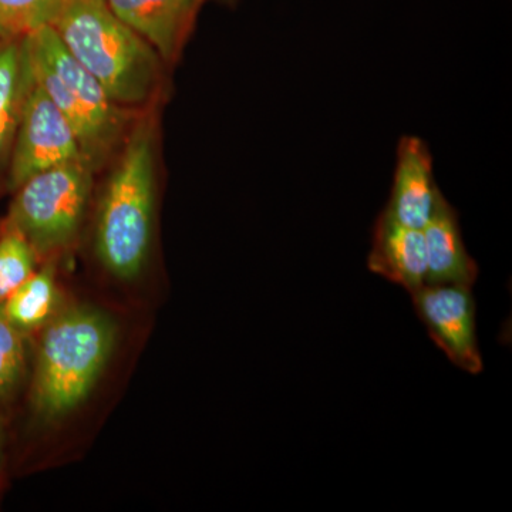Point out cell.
<instances>
[{"label":"cell","instance_id":"6da1fadb","mask_svg":"<svg viewBox=\"0 0 512 512\" xmlns=\"http://www.w3.org/2000/svg\"><path fill=\"white\" fill-rule=\"evenodd\" d=\"M47 26L114 103L151 109L163 83V60L104 0H56Z\"/></svg>","mask_w":512,"mask_h":512},{"label":"cell","instance_id":"7a4b0ae2","mask_svg":"<svg viewBox=\"0 0 512 512\" xmlns=\"http://www.w3.org/2000/svg\"><path fill=\"white\" fill-rule=\"evenodd\" d=\"M156 140V117L144 110L120 147L101 198L97 255L107 271L126 281L143 271L153 239Z\"/></svg>","mask_w":512,"mask_h":512},{"label":"cell","instance_id":"3957f363","mask_svg":"<svg viewBox=\"0 0 512 512\" xmlns=\"http://www.w3.org/2000/svg\"><path fill=\"white\" fill-rule=\"evenodd\" d=\"M25 37L33 77L69 121L84 161L93 171L99 170L120 150L144 110L114 103L92 74L64 49L50 26Z\"/></svg>","mask_w":512,"mask_h":512},{"label":"cell","instance_id":"277c9868","mask_svg":"<svg viewBox=\"0 0 512 512\" xmlns=\"http://www.w3.org/2000/svg\"><path fill=\"white\" fill-rule=\"evenodd\" d=\"M114 340V323L97 309L79 306L50 320L33 379L36 409L46 417L76 409L109 362Z\"/></svg>","mask_w":512,"mask_h":512},{"label":"cell","instance_id":"5b68a950","mask_svg":"<svg viewBox=\"0 0 512 512\" xmlns=\"http://www.w3.org/2000/svg\"><path fill=\"white\" fill-rule=\"evenodd\" d=\"M93 174L79 160L33 175L15 190L8 228L23 235L36 254L66 247L82 224Z\"/></svg>","mask_w":512,"mask_h":512},{"label":"cell","instance_id":"8992f818","mask_svg":"<svg viewBox=\"0 0 512 512\" xmlns=\"http://www.w3.org/2000/svg\"><path fill=\"white\" fill-rule=\"evenodd\" d=\"M84 160L69 121L33 77L9 156V188L57 165Z\"/></svg>","mask_w":512,"mask_h":512},{"label":"cell","instance_id":"52a82bcc","mask_svg":"<svg viewBox=\"0 0 512 512\" xmlns=\"http://www.w3.org/2000/svg\"><path fill=\"white\" fill-rule=\"evenodd\" d=\"M473 288L424 285L410 293L414 311L437 348L458 369L471 375L483 372L477 335V305Z\"/></svg>","mask_w":512,"mask_h":512},{"label":"cell","instance_id":"ba28073f","mask_svg":"<svg viewBox=\"0 0 512 512\" xmlns=\"http://www.w3.org/2000/svg\"><path fill=\"white\" fill-rule=\"evenodd\" d=\"M429 144L417 136L400 138L392 191L382 212L412 228H423L439 202L441 192L434 177Z\"/></svg>","mask_w":512,"mask_h":512},{"label":"cell","instance_id":"9c48e42d","mask_svg":"<svg viewBox=\"0 0 512 512\" xmlns=\"http://www.w3.org/2000/svg\"><path fill=\"white\" fill-rule=\"evenodd\" d=\"M164 63L180 59L205 0H104Z\"/></svg>","mask_w":512,"mask_h":512},{"label":"cell","instance_id":"30bf717a","mask_svg":"<svg viewBox=\"0 0 512 512\" xmlns=\"http://www.w3.org/2000/svg\"><path fill=\"white\" fill-rule=\"evenodd\" d=\"M367 268L413 293L427 284L423 231L407 227L380 212L373 227Z\"/></svg>","mask_w":512,"mask_h":512},{"label":"cell","instance_id":"8fae6325","mask_svg":"<svg viewBox=\"0 0 512 512\" xmlns=\"http://www.w3.org/2000/svg\"><path fill=\"white\" fill-rule=\"evenodd\" d=\"M421 231L426 247V285L473 288L480 268L464 244L458 212L444 195H441L429 222Z\"/></svg>","mask_w":512,"mask_h":512},{"label":"cell","instance_id":"7c38bea8","mask_svg":"<svg viewBox=\"0 0 512 512\" xmlns=\"http://www.w3.org/2000/svg\"><path fill=\"white\" fill-rule=\"evenodd\" d=\"M32 82L26 37L0 39V165L9 161Z\"/></svg>","mask_w":512,"mask_h":512},{"label":"cell","instance_id":"4fadbf2b","mask_svg":"<svg viewBox=\"0 0 512 512\" xmlns=\"http://www.w3.org/2000/svg\"><path fill=\"white\" fill-rule=\"evenodd\" d=\"M57 303L55 272L52 266L33 272L2 305L3 312L20 332H30L52 318Z\"/></svg>","mask_w":512,"mask_h":512},{"label":"cell","instance_id":"5bb4252c","mask_svg":"<svg viewBox=\"0 0 512 512\" xmlns=\"http://www.w3.org/2000/svg\"><path fill=\"white\" fill-rule=\"evenodd\" d=\"M36 251L15 229L0 238V306L35 272Z\"/></svg>","mask_w":512,"mask_h":512},{"label":"cell","instance_id":"9a60e30c","mask_svg":"<svg viewBox=\"0 0 512 512\" xmlns=\"http://www.w3.org/2000/svg\"><path fill=\"white\" fill-rule=\"evenodd\" d=\"M25 369L23 333L8 319L0 306V400L16 389Z\"/></svg>","mask_w":512,"mask_h":512},{"label":"cell","instance_id":"2e32d148","mask_svg":"<svg viewBox=\"0 0 512 512\" xmlns=\"http://www.w3.org/2000/svg\"><path fill=\"white\" fill-rule=\"evenodd\" d=\"M56 0H0V26L12 36H28L47 26Z\"/></svg>","mask_w":512,"mask_h":512},{"label":"cell","instance_id":"e0dca14e","mask_svg":"<svg viewBox=\"0 0 512 512\" xmlns=\"http://www.w3.org/2000/svg\"><path fill=\"white\" fill-rule=\"evenodd\" d=\"M214 2L218 3V5L229 6V8H234L235 5L239 2V0H205V3Z\"/></svg>","mask_w":512,"mask_h":512},{"label":"cell","instance_id":"ac0fdd59","mask_svg":"<svg viewBox=\"0 0 512 512\" xmlns=\"http://www.w3.org/2000/svg\"><path fill=\"white\" fill-rule=\"evenodd\" d=\"M3 441H5V429H3L2 421H0V456H2Z\"/></svg>","mask_w":512,"mask_h":512},{"label":"cell","instance_id":"d6986e66","mask_svg":"<svg viewBox=\"0 0 512 512\" xmlns=\"http://www.w3.org/2000/svg\"><path fill=\"white\" fill-rule=\"evenodd\" d=\"M6 36H12V35H9V33H6L5 30L2 29V26H0V39H3V37H6Z\"/></svg>","mask_w":512,"mask_h":512}]
</instances>
